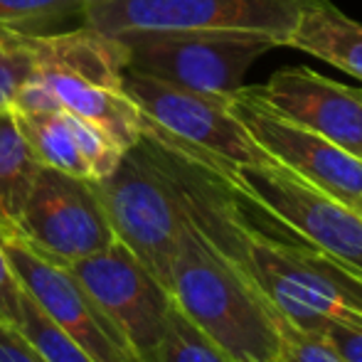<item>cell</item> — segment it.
I'll return each instance as SVG.
<instances>
[{
  "instance_id": "8992f818",
  "label": "cell",
  "mask_w": 362,
  "mask_h": 362,
  "mask_svg": "<svg viewBox=\"0 0 362 362\" xmlns=\"http://www.w3.org/2000/svg\"><path fill=\"white\" fill-rule=\"evenodd\" d=\"M99 200L121 242L170 291L173 259L182 229V205L146 141L131 146L101 180H94Z\"/></svg>"
},
{
  "instance_id": "9a60e30c",
  "label": "cell",
  "mask_w": 362,
  "mask_h": 362,
  "mask_svg": "<svg viewBox=\"0 0 362 362\" xmlns=\"http://www.w3.org/2000/svg\"><path fill=\"white\" fill-rule=\"evenodd\" d=\"M40 170L10 109L0 111V237H10Z\"/></svg>"
},
{
  "instance_id": "7c38bea8",
  "label": "cell",
  "mask_w": 362,
  "mask_h": 362,
  "mask_svg": "<svg viewBox=\"0 0 362 362\" xmlns=\"http://www.w3.org/2000/svg\"><path fill=\"white\" fill-rule=\"evenodd\" d=\"M25 293L62 328L91 362H144L119 325L59 264L40 257L18 237H0Z\"/></svg>"
},
{
  "instance_id": "9c48e42d",
  "label": "cell",
  "mask_w": 362,
  "mask_h": 362,
  "mask_svg": "<svg viewBox=\"0 0 362 362\" xmlns=\"http://www.w3.org/2000/svg\"><path fill=\"white\" fill-rule=\"evenodd\" d=\"M305 0H86L81 25L104 35L131 30L262 33L284 47Z\"/></svg>"
},
{
  "instance_id": "6da1fadb",
  "label": "cell",
  "mask_w": 362,
  "mask_h": 362,
  "mask_svg": "<svg viewBox=\"0 0 362 362\" xmlns=\"http://www.w3.org/2000/svg\"><path fill=\"white\" fill-rule=\"evenodd\" d=\"M239 264L296 328L318 335L325 323H343L362 330V279L259 210L247 195L239 217Z\"/></svg>"
},
{
  "instance_id": "52a82bcc",
  "label": "cell",
  "mask_w": 362,
  "mask_h": 362,
  "mask_svg": "<svg viewBox=\"0 0 362 362\" xmlns=\"http://www.w3.org/2000/svg\"><path fill=\"white\" fill-rule=\"evenodd\" d=\"M219 168L259 210L362 279V215L353 205L328 195L274 158Z\"/></svg>"
},
{
  "instance_id": "3957f363",
  "label": "cell",
  "mask_w": 362,
  "mask_h": 362,
  "mask_svg": "<svg viewBox=\"0 0 362 362\" xmlns=\"http://www.w3.org/2000/svg\"><path fill=\"white\" fill-rule=\"evenodd\" d=\"M35 69L10 109L67 111L104 129L124 151L139 144L141 116L124 89L126 49L111 35L81 25L33 33Z\"/></svg>"
},
{
  "instance_id": "ba28073f",
  "label": "cell",
  "mask_w": 362,
  "mask_h": 362,
  "mask_svg": "<svg viewBox=\"0 0 362 362\" xmlns=\"http://www.w3.org/2000/svg\"><path fill=\"white\" fill-rule=\"evenodd\" d=\"M33 252L72 267L116 242L94 180L40 165L15 234Z\"/></svg>"
},
{
  "instance_id": "484cf974",
  "label": "cell",
  "mask_w": 362,
  "mask_h": 362,
  "mask_svg": "<svg viewBox=\"0 0 362 362\" xmlns=\"http://www.w3.org/2000/svg\"><path fill=\"white\" fill-rule=\"evenodd\" d=\"M353 207H355V210H358V212H360V215H362V200L358 202V205H353Z\"/></svg>"
},
{
  "instance_id": "ac0fdd59",
  "label": "cell",
  "mask_w": 362,
  "mask_h": 362,
  "mask_svg": "<svg viewBox=\"0 0 362 362\" xmlns=\"http://www.w3.org/2000/svg\"><path fill=\"white\" fill-rule=\"evenodd\" d=\"M28 30L0 25V111L10 109L35 69L33 42Z\"/></svg>"
},
{
  "instance_id": "d4e9b609",
  "label": "cell",
  "mask_w": 362,
  "mask_h": 362,
  "mask_svg": "<svg viewBox=\"0 0 362 362\" xmlns=\"http://www.w3.org/2000/svg\"><path fill=\"white\" fill-rule=\"evenodd\" d=\"M318 335L340 355L343 362H362V330L343 323H325Z\"/></svg>"
},
{
  "instance_id": "7402d4cb",
  "label": "cell",
  "mask_w": 362,
  "mask_h": 362,
  "mask_svg": "<svg viewBox=\"0 0 362 362\" xmlns=\"http://www.w3.org/2000/svg\"><path fill=\"white\" fill-rule=\"evenodd\" d=\"M279 333H281V350L276 362H343L320 335L296 328L281 315H279Z\"/></svg>"
},
{
  "instance_id": "7a4b0ae2",
  "label": "cell",
  "mask_w": 362,
  "mask_h": 362,
  "mask_svg": "<svg viewBox=\"0 0 362 362\" xmlns=\"http://www.w3.org/2000/svg\"><path fill=\"white\" fill-rule=\"evenodd\" d=\"M180 200V197H177ZM175 305L234 362H276L279 313L249 272L195 227L182 210L170 272Z\"/></svg>"
},
{
  "instance_id": "44dd1931",
  "label": "cell",
  "mask_w": 362,
  "mask_h": 362,
  "mask_svg": "<svg viewBox=\"0 0 362 362\" xmlns=\"http://www.w3.org/2000/svg\"><path fill=\"white\" fill-rule=\"evenodd\" d=\"M64 119L69 124V131L74 136V144L79 148L81 158L86 163V170H89V180H101L109 173H114V168L119 165V160L124 158V148L116 144L104 129H99L96 124L86 119H79L74 114L62 111Z\"/></svg>"
},
{
  "instance_id": "5bb4252c",
  "label": "cell",
  "mask_w": 362,
  "mask_h": 362,
  "mask_svg": "<svg viewBox=\"0 0 362 362\" xmlns=\"http://www.w3.org/2000/svg\"><path fill=\"white\" fill-rule=\"evenodd\" d=\"M284 47L308 52L362 79V25L330 0H305L300 5Z\"/></svg>"
},
{
  "instance_id": "ffe728a7",
  "label": "cell",
  "mask_w": 362,
  "mask_h": 362,
  "mask_svg": "<svg viewBox=\"0 0 362 362\" xmlns=\"http://www.w3.org/2000/svg\"><path fill=\"white\" fill-rule=\"evenodd\" d=\"M86 0H0V25L42 33L59 20L79 15Z\"/></svg>"
},
{
  "instance_id": "2e32d148",
  "label": "cell",
  "mask_w": 362,
  "mask_h": 362,
  "mask_svg": "<svg viewBox=\"0 0 362 362\" xmlns=\"http://www.w3.org/2000/svg\"><path fill=\"white\" fill-rule=\"evenodd\" d=\"M13 111L15 124H18L20 134L28 141L30 151L35 153L40 165L54 168V170H62L69 173V175H79L89 180L86 163L74 144V136L69 131V124L62 111Z\"/></svg>"
},
{
  "instance_id": "d6986e66",
  "label": "cell",
  "mask_w": 362,
  "mask_h": 362,
  "mask_svg": "<svg viewBox=\"0 0 362 362\" xmlns=\"http://www.w3.org/2000/svg\"><path fill=\"white\" fill-rule=\"evenodd\" d=\"M18 328L37 345V350L49 362H91L28 293L23 296V315Z\"/></svg>"
},
{
  "instance_id": "e0dca14e",
  "label": "cell",
  "mask_w": 362,
  "mask_h": 362,
  "mask_svg": "<svg viewBox=\"0 0 362 362\" xmlns=\"http://www.w3.org/2000/svg\"><path fill=\"white\" fill-rule=\"evenodd\" d=\"M163 362H234L217 348L173 300L168 330L163 340Z\"/></svg>"
},
{
  "instance_id": "8fae6325",
  "label": "cell",
  "mask_w": 362,
  "mask_h": 362,
  "mask_svg": "<svg viewBox=\"0 0 362 362\" xmlns=\"http://www.w3.org/2000/svg\"><path fill=\"white\" fill-rule=\"evenodd\" d=\"M227 106L276 163L348 205L362 200V158L288 121L264 99L259 86H239L227 96Z\"/></svg>"
},
{
  "instance_id": "603a6c76",
  "label": "cell",
  "mask_w": 362,
  "mask_h": 362,
  "mask_svg": "<svg viewBox=\"0 0 362 362\" xmlns=\"http://www.w3.org/2000/svg\"><path fill=\"white\" fill-rule=\"evenodd\" d=\"M23 296L25 288L20 284L18 274L13 272V264L5 252V244L0 239V323L18 325L23 315Z\"/></svg>"
},
{
  "instance_id": "30bf717a",
  "label": "cell",
  "mask_w": 362,
  "mask_h": 362,
  "mask_svg": "<svg viewBox=\"0 0 362 362\" xmlns=\"http://www.w3.org/2000/svg\"><path fill=\"white\" fill-rule=\"evenodd\" d=\"M64 269L119 325L141 360L163 362L173 296L124 244L114 242L104 252Z\"/></svg>"
},
{
  "instance_id": "277c9868",
  "label": "cell",
  "mask_w": 362,
  "mask_h": 362,
  "mask_svg": "<svg viewBox=\"0 0 362 362\" xmlns=\"http://www.w3.org/2000/svg\"><path fill=\"white\" fill-rule=\"evenodd\" d=\"M111 37L124 45L131 72L215 96L244 86L247 69L279 47L269 35L232 30H131Z\"/></svg>"
},
{
  "instance_id": "5b68a950",
  "label": "cell",
  "mask_w": 362,
  "mask_h": 362,
  "mask_svg": "<svg viewBox=\"0 0 362 362\" xmlns=\"http://www.w3.org/2000/svg\"><path fill=\"white\" fill-rule=\"evenodd\" d=\"M124 89L141 116V134L163 146L219 165H254L272 160L234 119L227 96L200 94L124 69Z\"/></svg>"
},
{
  "instance_id": "cb8c5ba5",
  "label": "cell",
  "mask_w": 362,
  "mask_h": 362,
  "mask_svg": "<svg viewBox=\"0 0 362 362\" xmlns=\"http://www.w3.org/2000/svg\"><path fill=\"white\" fill-rule=\"evenodd\" d=\"M0 362H49L37 345L18 328L0 323Z\"/></svg>"
},
{
  "instance_id": "4fadbf2b",
  "label": "cell",
  "mask_w": 362,
  "mask_h": 362,
  "mask_svg": "<svg viewBox=\"0 0 362 362\" xmlns=\"http://www.w3.org/2000/svg\"><path fill=\"white\" fill-rule=\"evenodd\" d=\"M259 91L288 121L362 158V91L308 67L281 69Z\"/></svg>"
}]
</instances>
